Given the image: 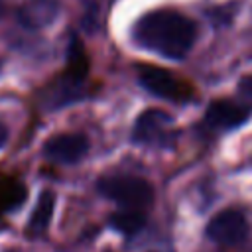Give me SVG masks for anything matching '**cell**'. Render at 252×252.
Returning <instances> with one entry per match:
<instances>
[{"label":"cell","mask_w":252,"mask_h":252,"mask_svg":"<svg viewBox=\"0 0 252 252\" xmlns=\"http://www.w3.org/2000/svg\"><path fill=\"white\" fill-rule=\"evenodd\" d=\"M132 35L142 47L161 57L183 59L195 45L197 26L177 10L158 8L138 18Z\"/></svg>","instance_id":"6da1fadb"},{"label":"cell","mask_w":252,"mask_h":252,"mask_svg":"<svg viewBox=\"0 0 252 252\" xmlns=\"http://www.w3.org/2000/svg\"><path fill=\"white\" fill-rule=\"evenodd\" d=\"M96 189L102 197L118 203L120 207L146 209L154 203V187L136 175H104L98 179Z\"/></svg>","instance_id":"7a4b0ae2"},{"label":"cell","mask_w":252,"mask_h":252,"mask_svg":"<svg viewBox=\"0 0 252 252\" xmlns=\"http://www.w3.org/2000/svg\"><path fill=\"white\" fill-rule=\"evenodd\" d=\"M138 79L146 91L159 98L175 100V102H185L193 96V89L189 83L179 79L167 69L156 67V65H142L138 67Z\"/></svg>","instance_id":"3957f363"},{"label":"cell","mask_w":252,"mask_h":252,"mask_svg":"<svg viewBox=\"0 0 252 252\" xmlns=\"http://www.w3.org/2000/svg\"><path fill=\"white\" fill-rule=\"evenodd\" d=\"M132 138L140 144L146 146H159L167 148L175 140V130H173V118L158 108H148L144 110L134 124Z\"/></svg>","instance_id":"277c9868"},{"label":"cell","mask_w":252,"mask_h":252,"mask_svg":"<svg viewBox=\"0 0 252 252\" xmlns=\"http://www.w3.org/2000/svg\"><path fill=\"white\" fill-rule=\"evenodd\" d=\"M250 234V224L242 211L224 209L217 213L207 224V236L220 246H236Z\"/></svg>","instance_id":"5b68a950"},{"label":"cell","mask_w":252,"mask_h":252,"mask_svg":"<svg viewBox=\"0 0 252 252\" xmlns=\"http://www.w3.org/2000/svg\"><path fill=\"white\" fill-rule=\"evenodd\" d=\"M89 152V140L81 132H65L51 136L43 144V156L53 163L71 165L81 161Z\"/></svg>","instance_id":"8992f818"},{"label":"cell","mask_w":252,"mask_h":252,"mask_svg":"<svg viewBox=\"0 0 252 252\" xmlns=\"http://www.w3.org/2000/svg\"><path fill=\"white\" fill-rule=\"evenodd\" d=\"M67 73L63 77H59L55 83H51L41 96L43 106L47 108H59L65 104H71L73 100L83 96V83H85V75L73 73L69 69H65Z\"/></svg>","instance_id":"52a82bcc"},{"label":"cell","mask_w":252,"mask_h":252,"mask_svg":"<svg viewBox=\"0 0 252 252\" xmlns=\"http://www.w3.org/2000/svg\"><path fill=\"white\" fill-rule=\"evenodd\" d=\"M248 118V106L228 100V98H217L209 104L205 112V124L213 130H230L240 126Z\"/></svg>","instance_id":"ba28073f"},{"label":"cell","mask_w":252,"mask_h":252,"mask_svg":"<svg viewBox=\"0 0 252 252\" xmlns=\"http://www.w3.org/2000/svg\"><path fill=\"white\" fill-rule=\"evenodd\" d=\"M59 16L57 0H26L18 8V22L26 30H43Z\"/></svg>","instance_id":"9c48e42d"},{"label":"cell","mask_w":252,"mask_h":252,"mask_svg":"<svg viewBox=\"0 0 252 252\" xmlns=\"http://www.w3.org/2000/svg\"><path fill=\"white\" fill-rule=\"evenodd\" d=\"M110 226L126 236L138 234L144 226H146V213L144 209H130V207H122L120 211H116L110 219H108Z\"/></svg>","instance_id":"30bf717a"},{"label":"cell","mask_w":252,"mask_h":252,"mask_svg":"<svg viewBox=\"0 0 252 252\" xmlns=\"http://www.w3.org/2000/svg\"><path fill=\"white\" fill-rule=\"evenodd\" d=\"M53 209H55V195L51 191H43L39 195L33 211H32V217H30V222H28V230L32 234H41L47 228V224H49V220L53 217Z\"/></svg>","instance_id":"8fae6325"},{"label":"cell","mask_w":252,"mask_h":252,"mask_svg":"<svg viewBox=\"0 0 252 252\" xmlns=\"http://www.w3.org/2000/svg\"><path fill=\"white\" fill-rule=\"evenodd\" d=\"M238 93L246 102H252V75H244L238 81Z\"/></svg>","instance_id":"7c38bea8"},{"label":"cell","mask_w":252,"mask_h":252,"mask_svg":"<svg viewBox=\"0 0 252 252\" xmlns=\"http://www.w3.org/2000/svg\"><path fill=\"white\" fill-rule=\"evenodd\" d=\"M6 140H8V130L4 124H0V148L6 144Z\"/></svg>","instance_id":"4fadbf2b"},{"label":"cell","mask_w":252,"mask_h":252,"mask_svg":"<svg viewBox=\"0 0 252 252\" xmlns=\"http://www.w3.org/2000/svg\"><path fill=\"white\" fill-rule=\"evenodd\" d=\"M150 252H173V250H150Z\"/></svg>","instance_id":"5bb4252c"},{"label":"cell","mask_w":252,"mask_h":252,"mask_svg":"<svg viewBox=\"0 0 252 252\" xmlns=\"http://www.w3.org/2000/svg\"><path fill=\"white\" fill-rule=\"evenodd\" d=\"M2 10H4V4H2V0H0V14H2Z\"/></svg>","instance_id":"9a60e30c"}]
</instances>
